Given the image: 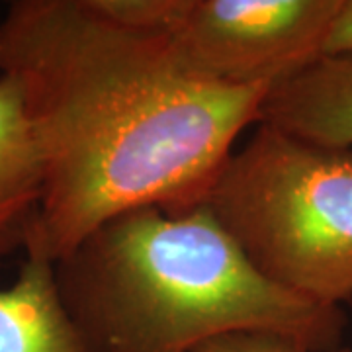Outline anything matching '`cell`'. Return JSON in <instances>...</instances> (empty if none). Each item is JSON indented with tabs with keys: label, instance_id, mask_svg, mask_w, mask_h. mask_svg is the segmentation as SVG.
Segmentation results:
<instances>
[{
	"label": "cell",
	"instance_id": "6da1fadb",
	"mask_svg": "<svg viewBox=\"0 0 352 352\" xmlns=\"http://www.w3.org/2000/svg\"><path fill=\"white\" fill-rule=\"evenodd\" d=\"M43 192L25 256L57 263L116 215L198 208L270 88L194 75L104 0H14L0 20Z\"/></svg>",
	"mask_w": 352,
	"mask_h": 352
},
{
	"label": "cell",
	"instance_id": "7a4b0ae2",
	"mask_svg": "<svg viewBox=\"0 0 352 352\" xmlns=\"http://www.w3.org/2000/svg\"><path fill=\"white\" fill-rule=\"evenodd\" d=\"M55 280L90 352H192L239 331L335 352L346 327L342 307L261 276L204 204L116 215L55 263Z\"/></svg>",
	"mask_w": 352,
	"mask_h": 352
},
{
	"label": "cell",
	"instance_id": "3957f363",
	"mask_svg": "<svg viewBox=\"0 0 352 352\" xmlns=\"http://www.w3.org/2000/svg\"><path fill=\"white\" fill-rule=\"evenodd\" d=\"M266 280L307 300H352V149L258 124L201 201Z\"/></svg>",
	"mask_w": 352,
	"mask_h": 352
},
{
	"label": "cell",
	"instance_id": "277c9868",
	"mask_svg": "<svg viewBox=\"0 0 352 352\" xmlns=\"http://www.w3.org/2000/svg\"><path fill=\"white\" fill-rule=\"evenodd\" d=\"M161 34L194 75L272 88L323 57L342 0H104Z\"/></svg>",
	"mask_w": 352,
	"mask_h": 352
},
{
	"label": "cell",
	"instance_id": "5b68a950",
	"mask_svg": "<svg viewBox=\"0 0 352 352\" xmlns=\"http://www.w3.org/2000/svg\"><path fill=\"white\" fill-rule=\"evenodd\" d=\"M258 124L317 145L352 149V51L323 55L274 85L264 96Z\"/></svg>",
	"mask_w": 352,
	"mask_h": 352
},
{
	"label": "cell",
	"instance_id": "8992f818",
	"mask_svg": "<svg viewBox=\"0 0 352 352\" xmlns=\"http://www.w3.org/2000/svg\"><path fill=\"white\" fill-rule=\"evenodd\" d=\"M43 192L38 147L20 82L0 75V263L25 251Z\"/></svg>",
	"mask_w": 352,
	"mask_h": 352
},
{
	"label": "cell",
	"instance_id": "52a82bcc",
	"mask_svg": "<svg viewBox=\"0 0 352 352\" xmlns=\"http://www.w3.org/2000/svg\"><path fill=\"white\" fill-rule=\"evenodd\" d=\"M0 352H90L50 261L25 256L16 282L0 288Z\"/></svg>",
	"mask_w": 352,
	"mask_h": 352
},
{
	"label": "cell",
	"instance_id": "ba28073f",
	"mask_svg": "<svg viewBox=\"0 0 352 352\" xmlns=\"http://www.w3.org/2000/svg\"><path fill=\"white\" fill-rule=\"evenodd\" d=\"M192 352H311L296 340L274 333L239 331L206 340Z\"/></svg>",
	"mask_w": 352,
	"mask_h": 352
},
{
	"label": "cell",
	"instance_id": "9c48e42d",
	"mask_svg": "<svg viewBox=\"0 0 352 352\" xmlns=\"http://www.w3.org/2000/svg\"><path fill=\"white\" fill-rule=\"evenodd\" d=\"M352 51V0H342L337 20L331 28L323 55Z\"/></svg>",
	"mask_w": 352,
	"mask_h": 352
},
{
	"label": "cell",
	"instance_id": "30bf717a",
	"mask_svg": "<svg viewBox=\"0 0 352 352\" xmlns=\"http://www.w3.org/2000/svg\"><path fill=\"white\" fill-rule=\"evenodd\" d=\"M335 352H352V349H339V351Z\"/></svg>",
	"mask_w": 352,
	"mask_h": 352
}]
</instances>
